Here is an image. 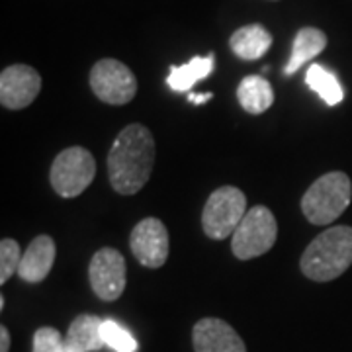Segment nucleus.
Instances as JSON below:
<instances>
[{
  "label": "nucleus",
  "instance_id": "1",
  "mask_svg": "<svg viewBox=\"0 0 352 352\" xmlns=\"http://www.w3.org/2000/svg\"><path fill=\"white\" fill-rule=\"evenodd\" d=\"M155 164V139L141 124H129L120 131L108 153V178L122 196H133L143 188Z\"/></svg>",
  "mask_w": 352,
  "mask_h": 352
},
{
  "label": "nucleus",
  "instance_id": "2",
  "mask_svg": "<svg viewBox=\"0 0 352 352\" xmlns=\"http://www.w3.org/2000/svg\"><path fill=\"white\" fill-rule=\"evenodd\" d=\"M352 264V227L337 226L319 233L303 251L300 268L314 282H331Z\"/></svg>",
  "mask_w": 352,
  "mask_h": 352
},
{
  "label": "nucleus",
  "instance_id": "3",
  "mask_svg": "<svg viewBox=\"0 0 352 352\" xmlns=\"http://www.w3.org/2000/svg\"><path fill=\"white\" fill-rule=\"evenodd\" d=\"M352 182L346 173L333 170L317 178L302 198V212L314 226H329L351 206Z\"/></svg>",
  "mask_w": 352,
  "mask_h": 352
},
{
  "label": "nucleus",
  "instance_id": "4",
  "mask_svg": "<svg viewBox=\"0 0 352 352\" xmlns=\"http://www.w3.org/2000/svg\"><path fill=\"white\" fill-rule=\"evenodd\" d=\"M247 215V198L235 186H221L208 198L201 212L204 233L215 241L233 237L237 227Z\"/></svg>",
  "mask_w": 352,
  "mask_h": 352
},
{
  "label": "nucleus",
  "instance_id": "5",
  "mask_svg": "<svg viewBox=\"0 0 352 352\" xmlns=\"http://www.w3.org/2000/svg\"><path fill=\"white\" fill-rule=\"evenodd\" d=\"M276 239L278 223L274 214L266 206H254L233 233L231 251L239 261H251L270 251Z\"/></svg>",
  "mask_w": 352,
  "mask_h": 352
},
{
  "label": "nucleus",
  "instance_id": "6",
  "mask_svg": "<svg viewBox=\"0 0 352 352\" xmlns=\"http://www.w3.org/2000/svg\"><path fill=\"white\" fill-rule=\"evenodd\" d=\"M96 176V161L85 147H69L51 164L50 180L53 190L63 198H76L92 184Z\"/></svg>",
  "mask_w": 352,
  "mask_h": 352
},
{
  "label": "nucleus",
  "instance_id": "7",
  "mask_svg": "<svg viewBox=\"0 0 352 352\" xmlns=\"http://www.w3.org/2000/svg\"><path fill=\"white\" fill-rule=\"evenodd\" d=\"M90 88L96 98L110 106H124L138 94V78L118 59H100L90 71Z\"/></svg>",
  "mask_w": 352,
  "mask_h": 352
},
{
  "label": "nucleus",
  "instance_id": "8",
  "mask_svg": "<svg viewBox=\"0 0 352 352\" xmlns=\"http://www.w3.org/2000/svg\"><path fill=\"white\" fill-rule=\"evenodd\" d=\"M88 278L92 292L102 302H116L126 289L127 266L124 254L112 247L94 252L88 266Z\"/></svg>",
  "mask_w": 352,
  "mask_h": 352
},
{
  "label": "nucleus",
  "instance_id": "9",
  "mask_svg": "<svg viewBox=\"0 0 352 352\" xmlns=\"http://www.w3.org/2000/svg\"><path fill=\"white\" fill-rule=\"evenodd\" d=\"M129 247L141 266L161 268L168 258V231L161 219L145 217L133 227Z\"/></svg>",
  "mask_w": 352,
  "mask_h": 352
},
{
  "label": "nucleus",
  "instance_id": "10",
  "mask_svg": "<svg viewBox=\"0 0 352 352\" xmlns=\"http://www.w3.org/2000/svg\"><path fill=\"white\" fill-rule=\"evenodd\" d=\"M41 92V76L30 65H10L0 75V104L8 110H24Z\"/></svg>",
  "mask_w": 352,
  "mask_h": 352
},
{
  "label": "nucleus",
  "instance_id": "11",
  "mask_svg": "<svg viewBox=\"0 0 352 352\" xmlns=\"http://www.w3.org/2000/svg\"><path fill=\"white\" fill-rule=\"evenodd\" d=\"M192 342L196 352H247L245 342L229 323L206 317L192 329Z\"/></svg>",
  "mask_w": 352,
  "mask_h": 352
},
{
  "label": "nucleus",
  "instance_id": "12",
  "mask_svg": "<svg viewBox=\"0 0 352 352\" xmlns=\"http://www.w3.org/2000/svg\"><path fill=\"white\" fill-rule=\"evenodd\" d=\"M55 254H57L55 241L51 239L50 235H39L25 249L20 268H18V276L30 284H38L41 280H45L55 264Z\"/></svg>",
  "mask_w": 352,
  "mask_h": 352
},
{
  "label": "nucleus",
  "instance_id": "13",
  "mask_svg": "<svg viewBox=\"0 0 352 352\" xmlns=\"http://www.w3.org/2000/svg\"><path fill=\"white\" fill-rule=\"evenodd\" d=\"M104 319L94 315H78L65 337V352H94L106 344L102 339Z\"/></svg>",
  "mask_w": 352,
  "mask_h": 352
},
{
  "label": "nucleus",
  "instance_id": "14",
  "mask_svg": "<svg viewBox=\"0 0 352 352\" xmlns=\"http://www.w3.org/2000/svg\"><path fill=\"white\" fill-rule=\"evenodd\" d=\"M229 45H231V51L243 61H256L270 50L272 36L261 24L243 25L237 32H233Z\"/></svg>",
  "mask_w": 352,
  "mask_h": 352
},
{
  "label": "nucleus",
  "instance_id": "15",
  "mask_svg": "<svg viewBox=\"0 0 352 352\" xmlns=\"http://www.w3.org/2000/svg\"><path fill=\"white\" fill-rule=\"evenodd\" d=\"M325 47H327V36L321 30L302 28L294 38V47H292L288 65L284 67V75L289 76L298 73L307 61H311L319 53H323Z\"/></svg>",
  "mask_w": 352,
  "mask_h": 352
},
{
  "label": "nucleus",
  "instance_id": "16",
  "mask_svg": "<svg viewBox=\"0 0 352 352\" xmlns=\"http://www.w3.org/2000/svg\"><path fill=\"white\" fill-rule=\"evenodd\" d=\"M237 98L245 112L258 116L274 104V88L264 76H245L237 88Z\"/></svg>",
  "mask_w": 352,
  "mask_h": 352
},
{
  "label": "nucleus",
  "instance_id": "17",
  "mask_svg": "<svg viewBox=\"0 0 352 352\" xmlns=\"http://www.w3.org/2000/svg\"><path fill=\"white\" fill-rule=\"evenodd\" d=\"M214 65V53H210L206 57H194L186 65H173L170 73L166 76V85L175 92H188L196 82H200L206 76L212 75Z\"/></svg>",
  "mask_w": 352,
  "mask_h": 352
},
{
  "label": "nucleus",
  "instance_id": "18",
  "mask_svg": "<svg viewBox=\"0 0 352 352\" xmlns=\"http://www.w3.org/2000/svg\"><path fill=\"white\" fill-rule=\"evenodd\" d=\"M305 82L327 106H337L344 98L339 78L333 75L323 65H311L305 73Z\"/></svg>",
  "mask_w": 352,
  "mask_h": 352
},
{
  "label": "nucleus",
  "instance_id": "19",
  "mask_svg": "<svg viewBox=\"0 0 352 352\" xmlns=\"http://www.w3.org/2000/svg\"><path fill=\"white\" fill-rule=\"evenodd\" d=\"M102 339L116 352H135L138 340L133 339L126 329L112 319H104L102 323Z\"/></svg>",
  "mask_w": 352,
  "mask_h": 352
},
{
  "label": "nucleus",
  "instance_id": "20",
  "mask_svg": "<svg viewBox=\"0 0 352 352\" xmlns=\"http://www.w3.org/2000/svg\"><path fill=\"white\" fill-rule=\"evenodd\" d=\"M22 251L18 241L2 239L0 243V284H6L14 274H18V268L22 263Z\"/></svg>",
  "mask_w": 352,
  "mask_h": 352
},
{
  "label": "nucleus",
  "instance_id": "21",
  "mask_svg": "<svg viewBox=\"0 0 352 352\" xmlns=\"http://www.w3.org/2000/svg\"><path fill=\"white\" fill-rule=\"evenodd\" d=\"M34 352H65V339L53 327H39L34 335Z\"/></svg>",
  "mask_w": 352,
  "mask_h": 352
},
{
  "label": "nucleus",
  "instance_id": "22",
  "mask_svg": "<svg viewBox=\"0 0 352 352\" xmlns=\"http://www.w3.org/2000/svg\"><path fill=\"white\" fill-rule=\"evenodd\" d=\"M10 351V333H8V329L0 327V352H8Z\"/></svg>",
  "mask_w": 352,
  "mask_h": 352
},
{
  "label": "nucleus",
  "instance_id": "23",
  "mask_svg": "<svg viewBox=\"0 0 352 352\" xmlns=\"http://www.w3.org/2000/svg\"><path fill=\"white\" fill-rule=\"evenodd\" d=\"M212 98V92H204V94H188V100L194 104H201V102L210 100Z\"/></svg>",
  "mask_w": 352,
  "mask_h": 352
}]
</instances>
